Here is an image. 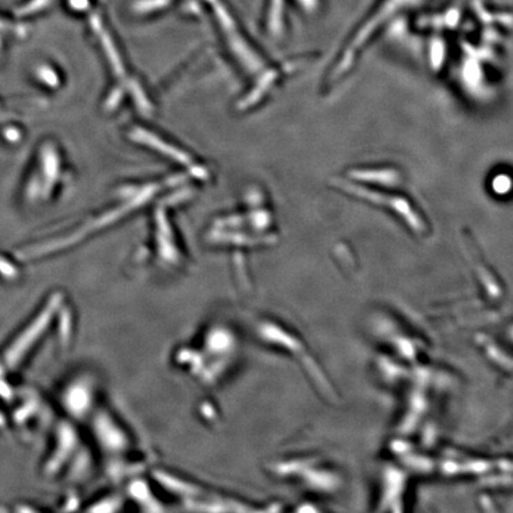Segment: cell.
Wrapping results in <instances>:
<instances>
[{
    "instance_id": "6da1fadb",
    "label": "cell",
    "mask_w": 513,
    "mask_h": 513,
    "mask_svg": "<svg viewBox=\"0 0 513 513\" xmlns=\"http://www.w3.org/2000/svg\"><path fill=\"white\" fill-rule=\"evenodd\" d=\"M341 187L346 188L348 191H351L354 195L362 196L365 199H369V201H372L374 204L390 207L392 211L398 213L399 215L403 217L404 220L407 221L409 225H412L416 231L423 229V222L420 220V215L414 211L412 204H409L405 200L397 197V196L383 195L379 193L366 191L364 188L356 187V186H351V184H342L341 183Z\"/></svg>"
}]
</instances>
